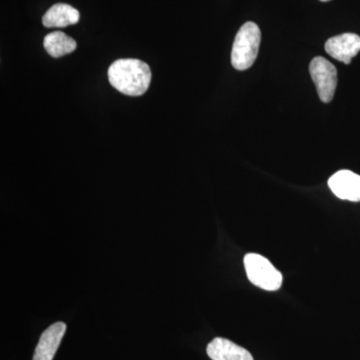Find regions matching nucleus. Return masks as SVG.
I'll return each instance as SVG.
<instances>
[{
	"instance_id": "nucleus-6",
	"label": "nucleus",
	"mask_w": 360,
	"mask_h": 360,
	"mask_svg": "<svg viewBox=\"0 0 360 360\" xmlns=\"http://www.w3.org/2000/svg\"><path fill=\"white\" fill-rule=\"evenodd\" d=\"M328 186L340 200L360 201V175L350 170L336 172L329 179Z\"/></svg>"
},
{
	"instance_id": "nucleus-4",
	"label": "nucleus",
	"mask_w": 360,
	"mask_h": 360,
	"mask_svg": "<svg viewBox=\"0 0 360 360\" xmlns=\"http://www.w3.org/2000/svg\"><path fill=\"white\" fill-rule=\"evenodd\" d=\"M310 75L322 103H328L335 97L338 85V70L328 59L317 56L309 65Z\"/></svg>"
},
{
	"instance_id": "nucleus-11",
	"label": "nucleus",
	"mask_w": 360,
	"mask_h": 360,
	"mask_svg": "<svg viewBox=\"0 0 360 360\" xmlns=\"http://www.w3.org/2000/svg\"><path fill=\"white\" fill-rule=\"evenodd\" d=\"M321 1H329V0H321Z\"/></svg>"
},
{
	"instance_id": "nucleus-1",
	"label": "nucleus",
	"mask_w": 360,
	"mask_h": 360,
	"mask_svg": "<svg viewBox=\"0 0 360 360\" xmlns=\"http://www.w3.org/2000/svg\"><path fill=\"white\" fill-rule=\"evenodd\" d=\"M108 79L118 91L129 96H141L151 82L149 66L139 59H118L108 68Z\"/></svg>"
},
{
	"instance_id": "nucleus-7",
	"label": "nucleus",
	"mask_w": 360,
	"mask_h": 360,
	"mask_svg": "<svg viewBox=\"0 0 360 360\" xmlns=\"http://www.w3.org/2000/svg\"><path fill=\"white\" fill-rule=\"evenodd\" d=\"M66 330L65 322H56L40 336L33 360H52L58 352Z\"/></svg>"
},
{
	"instance_id": "nucleus-5",
	"label": "nucleus",
	"mask_w": 360,
	"mask_h": 360,
	"mask_svg": "<svg viewBox=\"0 0 360 360\" xmlns=\"http://www.w3.org/2000/svg\"><path fill=\"white\" fill-rule=\"evenodd\" d=\"M324 47L331 58L349 65L360 51V37L354 33H343L329 39Z\"/></svg>"
},
{
	"instance_id": "nucleus-10",
	"label": "nucleus",
	"mask_w": 360,
	"mask_h": 360,
	"mask_svg": "<svg viewBox=\"0 0 360 360\" xmlns=\"http://www.w3.org/2000/svg\"><path fill=\"white\" fill-rule=\"evenodd\" d=\"M44 45L45 51L52 58H61L70 54L77 49V41L61 32L49 33L44 37Z\"/></svg>"
},
{
	"instance_id": "nucleus-9",
	"label": "nucleus",
	"mask_w": 360,
	"mask_h": 360,
	"mask_svg": "<svg viewBox=\"0 0 360 360\" xmlns=\"http://www.w3.org/2000/svg\"><path fill=\"white\" fill-rule=\"evenodd\" d=\"M80 14L75 7L65 4H58L52 6L42 18V23L45 27H66L68 25H77L79 21Z\"/></svg>"
},
{
	"instance_id": "nucleus-3",
	"label": "nucleus",
	"mask_w": 360,
	"mask_h": 360,
	"mask_svg": "<svg viewBox=\"0 0 360 360\" xmlns=\"http://www.w3.org/2000/svg\"><path fill=\"white\" fill-rule=\"evenodd\" d=\"M243 262L251 283L264 290L276 291L281 288L283 276L269 259L257 253H248Z\"/></svg>"
},
{
	"instance_id": "nucleus-8",
	"label": "nucleus",
	"mask_w": 360,
	"mask_h": 360,
	"mask_svg": "<svg viewBox=\"0 0 360 360\" xmlns=\"http://www.w3.org/2000/svg\"><path fill=\"white\" fill-rule=\"evenodd\" d=\"M212 360H253L252 355L245 348L225 338H214L206 348Z\"/></svg>"
},
{
	"instance_id": "nucleus-2",
	"label": "nucleus",
	"mask_w": 360,
	"mask_h": 360,
	"mask_svg": "<svg viewBox=\"0 0 360 360\" xmlns=\"http://www.w3.org/2000/svg\"><path fill=\"white\" fill-rule=\"evenodd\" d=\"M260 42L262 32L255 22L250 21L241 26L232 46V66L240 71L251 68L257 58Z\"/></svg>"
}]
</instances>
